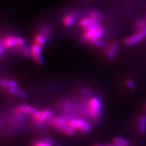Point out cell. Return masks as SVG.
<instances>
[{
    "label": "cell",
    "instance_id": "cell-1",
    "mask_svg": "<svg viewBox=\"0 0 146 146\" xmlns=\"http://www.w3.org/2000/svg\"><path fill=\"white\" fill-rule=\"evenodd\" d=\"M104 34V29L99 25V22H96L92 25L83 30L82 38L84 40L88 41L90 43L99 40Z\"/></svg>",
    "mask_w": 146,
    "mask_h": 146
},
{
    "label": "cell",
    "instance_id": "cell-2",
    "mask_svg": "<svg viewBox=\"0 0 146 146\" xmlns=\"http://www.w3.org/2000/svg\"><path fill=\"white\" fill-rule=\"evenodd\" d=\"M86 111L88 115L94 119L100 116L101 113V102L97 97H91L86 102Z\"/></svg>",
    "mask_w": 146,
    "mask_h": 146
},
{
    "label": "cell",
    "instance_id": "cell-3",
    "mask_svg": "<svg viewBox=\"0 0 146 146\" xmlns=\"http://www.w3.org/2000/svg\"><path fill=\"white\" fill-rule=\"evenodd\" d=\"M25 39L21 36L13 35H7L1 38V43L5 49L12 48L13 47H18L25 45Z\"/></svg>",
    "mask_w": 146,
    "mask_h": 146
},
{
    "label": "cell",
    "instance_id": "cell-4",
    "mask_svg": "<svg viewBox=\"0 0 146 146\" xmlns=\"http://www.w3.org/2000/svg\"><path fill=\"white\" fill-rule=\"evenodd\" d=\"M50 34V29L47 26L42 27L38 33L35 34L33 38V43L35 44L43 47L49 37Z\"/></svg>",
    "mask_w": 146,
    "mask_h": 146
},
{
    "label": "cell",
    "instance_id": "cell-5",
    "mask_svg": "<svg viewBox=\"0 0 146 146\" xmlns=\"http://www.w3.org/2000/svg\"><path fill=\"white\" fill-rule=\"evenodd\" d=\"M146 37V28L139 31H136L134 34L127 36L124 40V43L125 45L130 46L133 45L139 42L140 41L143 40Z\"/></svg>",
    "mask_w": 146,
    "mask_h": 146
},
{
    "label": "cell",
    "instance_id": "cell-6",
    "mask_svg": "<svg viewBox=\"0 0 146 146\" xmlns=\"http://www.w3.org/2000/svg\"><path fill=\"white\" fill-rule=\"evenodd\" d=\"M30 49L31 52V57L33 58L34 61L36 64H38V65L42 64L43 61L42 56V52H41L42 47L33 43L30 46Z\"/></svg>",
    "mask_w": 146,
    "mask_h": 146
},
{
    "label": "cell",
    "instance_id": "cell-7",
    "mask_svg": "<svg viewBox=\"0 0 146 146\" xmlns=\"http://www.w3.org/2000/svg\"><path fill=\"white\" fill-rule=\"evenodd\" d=\"M49 122L53 127L60 131L68 125V120L63 117H52L49 119Z\"/></svg>",
    "mask_w": 146,
    "mask_h": 146
},
{
    "label": "cell",
    "instance_id": "cell-8",
    "mask_svg": "<svg viewBox=\"0 0 146 146\" xmlns=\"http://www.w3.org/2000/svg\"><path fill=\"white\" fill-rule=\"evenodd\" d=\"M38 112L35 108L27 104H23L18 107L15 109V113L18 115H23V114H28L32 116H34Z\"/></svg>",
    "mask_w": 146,
    "mask_h": 146
},
{
    "label": "cell",
    "instance_id": "cell-9",
    "mask_svg": "<svg viewBox=\"0 0 146 146\" xmlns=\"http://www.w3.org/2000/svg\"><path fill=\"white\" fill-rule=\"evenodd\" d=\"M68 120V124L74 130L79 129L80 130L86 124V121L83 119L70 118Z\"/></svg>",
    "mask_w": 146,
    "mask_h": 146
},
{
    "label": "cell",
    "instance_id": "cell-10",
    "mask_svg": "<svg viewBox=\"0 0 146 146\" xmlns=\"http://www.w3.org/2000/svg\"><path fill=\"white\" fill-rule=\"evenodd\" d=\"M96 22H99V21H95L94 19H93L92 18H91L90 16L84 17L79 20V26L82 30H84L86 28H87L88 27L90 26L91 25H92Z\"/></svg>",
    "mask_w": 146,
    "mask_h": 146
},
{
    "label": "cell",
    "instance_id": "cell-11",
    "mask_svg": "<svg viewBox=\"0 0 146 146\" xmlns=\"http://www.w3.org/2000/svg\"><path fill=\"white\" fill-rule=\"evenodd\" d=\"M119 48V46L118 44L116 43H112L110 47L108 48L106 55H107V57L108 58H113L114 56H115V54L118 50Z\"/></svg>",
    "mask_w": 146,
    "mask_h": 146
},
{
    "label": "cell",
    "instance_id": "cell-12",
    "mask_svg": "<svg viewBox=\"0 0 146 146\" xmlns=\"http://www.w3.org/2000/svg\"><path fill=\"white\" fill-rule=\"evenodd\" d=\"M7 90L10 94L18 96H20V98H26L27 96L26 94L24 92V91L19 90L17 87L9 88H7Z\"/></svg>",
    "mask_w": 146,
    "mask_h": 146
},
{
    "label": "cell",
    "instance_id": "cell-13",
    "mask_svg": "<svg viewBox=\"0 0 146 146\" xmlns=\"http://www.w3.org/2000/svg\"><path fill=\"white\" fill-rule=\"evenodd\" d=\"M138 130L141 133L144 134L146 133V115H142L140 117Z\"/></svg>",
    "mask_w": 146,
    "mask_h": 146
},
{
    "label": "cell",
    "instance_id": "cell-14",
    "mask_svg": "<svg viewBox=\"0 0 146 146\" xmlns=\"http://www.w3.org/2000/svg\"><path fill=\"white\" fill-rule=\"evenodd\" d=\"M15 50L20 54L23 55L24 56L26 57H31V49L30 48L26 46L25 45L21 46H18L15 48Z\"/></svg>",
    "mask_w": 146,
    "mask_h": 146
},
{
    "label": "cell",
    "instance_id": "cell-15",
    "mask_svg": "<svg viewBox=\"0 0 146 146\" xmlns=\"http://www.w3.org/2000/svg\"><path fill=\"white\" fill-rule=\"evenodd\" d=\"M1 85L2 87L6 88V89L9 88L17 87L18 86L17 83L15 81L12 80H7V79H1Z\"/></svg>",
    "mask_w": 146,
    "mask_h": 146
},
{
    "label": "cell",
    "instance_id": "cell-16",
    "mask_svg": "<svg viewBox=\"0 0 146 146\" xmlns=\"http://www.w3.org/2000/svg\"><path fill=\"white\" fill-rule=\"evenodd\" d=\"M135 27L136 31H139L146 28V18H142L137 20L135 23Z\"/></svg>",
    "mask_w": 146,
    "mask_h": 146
},
{
    "label": "cell",
    "instance_id": "cell-17",
    "mask_svg": "<svg viewBox=\"0 0 146 146\" xmlns=\"http://www.w3.org/2000/svg\"><path fill=\"white\" fill-rule=\"evenodd\" d=\"M52 142L49 138H45L43 139H39L35 141L34 146H52Z\"/></svg>",
    "mask_w": 146,
    "mask_h": 146
},
{
    "label": "cell",
    "instance_id": "cell-18",
    "mask_svg": "<svg viewBox=\"0 0 146 146\" xmlns=\"http://www.w3.org/2000/svg\"><path fill=\"white\" fill-rule=\"evenodd\" d=\"M63 23L66 27H70L74 23V18L73 15L71 14H67L64 16L63 18Z\"/></svg>",
    "mask_w": 146,
    "mask_h": 146
},
{
    "label": "cell",
    "instance_id": "cell-19",
    "mask_svg": "<svg viewBox=\"0 0 146 146\" xmlns=\"http://www.w3.org/2000/svg\"><path fill=\"white\" fill-rule=\"evenodd\" d=\"M113 143L115 145H128L129 144V141L119 137H116L113 139Z\"/></svg>",
    "mask_w": 146,
    "mask_h": 146
},
{
    "label": "cell",
    "instance_id": "cell-20",
    "mask_svg": "<svg viewBox=\"0 0 146 146\" xmlns=\"http://www.w3.org/2000/svg\"><path fill=\"white\" fill-rule=\"evenodd\" d=\"M75 130L74 129H72V127H71L70 125H68V124L65 126L63 129L61 130V131H62L63 133H65L66 135H72L74 133Z\"/></svg>",
    "mask_w": 146,
    "mask_h": 146
},
{
    "label": "cell",
    "instance_id": "cell-21",
    "mask_svg": "<svg viewBox=\"0 0 146 146\" xmlns=\"http://www.w3.org/2000/svg\"><path fill=\"white\" fill-rule=\"evenodd\" d=\"M89 15L91 18H92L93 19H94L95 21H99V18H100V13L97 10L91 11Z\"/></svg>",
    "mask_w": 146,
    "mask_h": 146
},
{
    "label": "cell",
    "instance_id": "cell-22",
    "mask_svg": "<svg viewBox=\"0 0 146 146\" xmlns=\"http://www.w3.org/2000/svg\"><path fill=\"white\" fill-rule=\"evenodd\" d=\"M125 85L128 89L130 90H133L135 88V82L131 79H127L125 80Z\"/></svg>",
    "mask_w": 146,
    "mask_h": 146
},
{
    "label": "cell",
    "instance_id": "cell-23",
    "mask_svg": "<svg viewBox=\"0 0 146 146\" xmlns=\"http://www.w3.org/2000/svg\"><path fill=\"white\" fill-rule=\"evenodd\" d=\"M91 128H92V125H91L90 123H86V124L85 125V126L82 128L80 131L82 133L85 134L88 133V132L91 129Z\"/></svg>",
    "mask_w": 146,
    "mask_h": 146
},
{
    "label": "cell",
    "instance_id": "cell-24",
    "mask_svg": "<svg viewBox=\"0 0 146 146\" xmlns=\"http://www.w3.org/2000/svg\"><path fill=\"white\" fill-rule=\"evenodd\" d=\"M91 44H93V46H96V47H99V48L103 47V46H104V45H105L104 43L99 40L95 41V42H94L93 43H91Z\"/></svg>",
    "mask_w": 146,
    "mask_h": 146
},
{
    "label": "cell",
    "instance_id": "cell-25",
    "mask_svg": "<svg viewBox=\"0 0 146 146\" xmlns=\"http://www.w3.org/2000/svg\"><path fill=\"white\" fill-rule=\"evenodd\" d=\"M104 146H113V145L107 144H104Z\"/></svg>",
    "mask_w": 146,
    "mask_h": 146
},
{
    "label": "cell",
    "instance_id": "cell-26",
    "mask_svg": "<svg viewBox=\"0 0 146 146\" xmlns=\"http://www.w3.org/2000/svg\"><path fill=\"white\" fill-rule=\"evenodd\" d=\"M115 146H128V145H115Z\"/></svg>",
    "mask_w": 146,
    "mask_h": 146
},
{
    "label": "cell",
    "instance_id": "cell-27",
    "mask_svg": "<svg viewBox=\"0 0 146 146\" xmlns=\"http://www.w3.org/2000/svg\"><path fill=\"white\" fill-rule=\"evenodd\" d=\"M145 110H146V104H145Z\"/></svg>",
    "mask_w": 146,
    "mask_h": 146
}]
</instances>
